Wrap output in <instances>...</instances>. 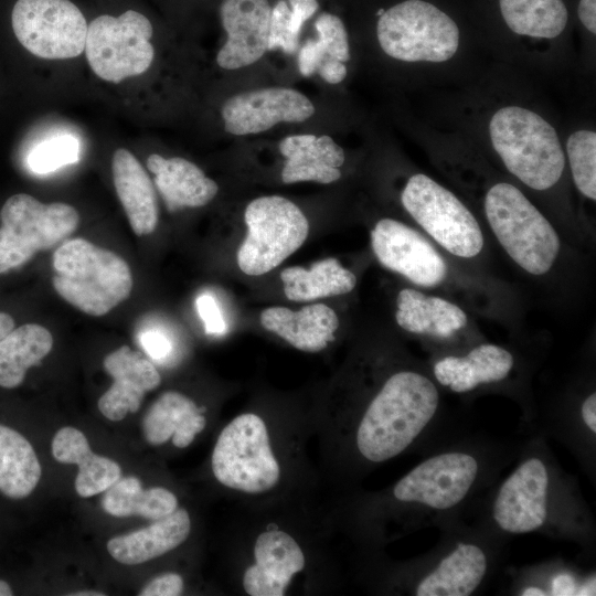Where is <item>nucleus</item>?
I'll return each mask as SVG.
<instances>
[{"instance_id": "40", "label": "nucleus", "mask_w": 596, "mask_h": 596, "mask_svg": "<svg viewBox=\"0 0 596 596\" xmlns=\"http://www.w3.org/2000/svg\"><path fill=\"white\" fill-rule=\"evenodd\" d=\"M183 592V579L177 573L161 574L140 590V596H178Z\"/></svg>"}, {"instance_id": "28", "label": "nucleus", "mask_w": 596, "mask_h": 596, "mask_svg": "<svg viewBox=\"0 0 596 596\" xmlns=\"http://www.w3.org/2000/svg\"><path fill=\"white\" fill-rule=\"evenodd\" d=\"M487 571L485 552L475 544L459 543L416 588L417 596L471 595Z\"/></svg>"}, {"instance_id": "14", "label": "nucleus", "mask_w": 596, "mask_h": 596, "mask_svg": "<svg viewBox=\"0 0 596 596\" xmlns=\"http://www.w3.org/2000/svg\"><path fill=\"white\" fill-rule=\"evenodd\" d=\"M313 113L309 98L287 87L241 93L226 99L222 106L224 128L236 136L258 134L278 123H300Z\"/></svg>"}, {"instance_id": "21", "label": "nucleus", "mask_w": 596, "mask_h": 596, "mask_svg": "<svg viewBox=\"0 0 596 596\" xmlns=\"http://www.w3.org/2000/svg\"><path fill=\"white\" fill-rule=\"evenodd\" d=\"M513 365V355L507 349L483 343L464 356L449 355L438 360L434 365V376L450 391L466 393L481 384L504 380Z\"/></svg>"}, {"instance_id": "9", "label": "nucleus", "mask_w": 596, "mask_h": 596, "mask_svg": "<svg viewBox=\"0 0 596 596\" xmlns=\"http://www.w3.org/2000/svg\"><path fill=\"white\" fill-rule=\"evenodd\" d=\"M212 470L223 486L247 493L276 486L280 469L258 415L242 414L223 428L213 449Z\"/></svg>"}, {"instance_id": "51", "label": "nucleus", "mask_w": 596, "mask_h": 596, "mask_svg": "<svg viewBox=\"0 0 596 596\" xmlns=\"http://www.w3.org/2000/svg\"><path fill=\"white\" fill-rule=\"evenodd\" d=\"M72 595H74V596H88V595L89 596H104L105 594L100 593V592H94V590L92 592V590H89V592L74 593Z\"/></svg>"}, {"instance_id": "50", "label": "nucleus", "mask_w": 596, "mask_h": 596, "mask_svg": "<svg viewBox=\"0 0 596 596\" xmlns=\"http://www.w3.org/2000/svg\"><path fill=\"white\" fill-rule=\"evenodd\" d=\"M13 592L10 585L7 582L0 579V596H11Z\"/></svg>"}, {"instance_id": "8", "label": "nucleus", "mask_w": 596, "mask_h": 596, "mask_svg": "<svg viewBox=\"0 0 596 596\" xmlns=\"http://www.w3.org/2000/svg\"><path fill=\"white\" fill-rule=\"evenodd\" d=\"M401 202L413 220L451 255L472 258L481 253L485 240L475 215L450 190L427 174L408 178Z\"/></svg>"}, {"instance_id": "20", "label": "nucleus", "mask_w": 596, "mask_h": 596, "mask_svg": "<svg viewBox=\"0 0 596 596\" xmlns=\"http://www.w3.org/2000/svg\"><path fill=\"white\" fill-rule=\"evenodd\" d=\"M286 158L281 171L284 183L315 181L323 184L340 179L344 163L343 149L329 136L292 135L279 143Z\"/></svg>"}, {"instance_id": "29", "label": "nucleus", "mask_w": 596, "mask_h": 596, "mask_svg": "<svg viewBox=\"0 0 596 596\" xmlns=\"http://www.w3.org/2000/svg\"><path fill=\"white\" fill-rule=\"evenodd\" d=\"M284 294L291 301H311L351 292L356 276L334 257L318 260L310 268L291 266L281 270Z\"/></svg>"}, {"instance_id": "27", "label": "nucleus", "mask_w": 596, "mask_h": 596, "mask_svg": "<svg viewBox=\"0 0 596 596\" xmlns=\"http://www.w3.org/2000/svg\"><path fill=\"white\" fill-rule=\"evenodd\" d=\"M206 425V419L196 404L182 393L168 391L149 407L142 430L151 445H161L172 437L178 448L188 447Z\"/></svg>"}, {"instance_id": "26", "label": "nucleus", "mask_w": 596, "mask_h": 596, "mask_svg": "<svg viewBox=\"0 0 596 596\" xmlns=\"http://www.w3.org/2000/svg\"><path fill=\"white\" fill-rule=\"evenodd\" d=\"M395 320L407 332L449 338L467 326L468 316L447 299L404 288L396 297Z\"/></svg>"}, {"instance_id": "25", "label": "nucleus", "mask_w": 596, "mask_h": 596, "mask_svg": "<svg viewBox=\"0 0 596 596\" xmlns=\"http://www.w3.org/2000/svg\"><path fill=\"white\" fill-rule=\"evenodd\" d=\"M51 448L56 461L78 466L75 490L83 498L105 492L121 478L120 466L93 453L84 433L74 427L58 429Z\"/></svg>"}, {"instance_id": "11", "label": "nucleus", "mask_w": 596, "mask_h": 596, "mask_svg": "<svg viewBox=\"0 0 596 596\" xmlns=\"http://www.w3.org/2000/svg\"><path fill=\"white\" fill-rule=\"evenodd\" d=\"M11 22L18 41L38 57L65 60L84 52L88 25L70 0H18Z\"/></svg>"}, {"instance_id": "19", "label": "nucleus", "mask_w": 596, "mask_h": 596, "mask_svg": "<svg viewBox=\"0 0 596 596\" xmlns=\"http://www.w3.org/2000/svg\"><path fill=\"white\" fill-rule=\"evenodd\" d=\"M260 323L298 350L319 352L334 340L339 318L329 306L313 304L298 311L269 307L260 313Z\"/></svg>"}, {"instance_id": "2", "label": "nucleus", "mask_w": 596, "mask_h": 596, "mask_svg": "<svg viewBox=\"0 0 596 596\" xmlns=\"http://www.w3.org/2000/svg\"><path fill=\"white\" fill-rule=\"evenodd\" d=\"M55 291L89 316H104L128 299L134 280L127 262L84 238L63 242L53 254Z\"/></svg>"}, {"instance_id": "7", "label": "nucleus", "mask_w": 596, "mask_h": 596, "mask_svg": "<svg viewBox=\"0 0 596 596\" xmlns=\"http://www.w3.org/2000/svg\"><path fill=\"white\" fill-rule=\"evenodd\" d=\"M244 221L247 234L237 251V265L248 276L275 269L304 244L309 233L302 211L279 195L251 201Z\"/></svg>"}, {"instance_id": "17", "label": "nucleus", "mask_w": 596, "mask_h": 596, "mask_svg": "<svg viewBox=\"0 0 596 596\" xmlns=\"http://www.w3.org/2000/svg\"><path fill=\"white\" fill-rule=\"evenodd\" d=\"M103 366L114 381L99 397L98 409L113 422L124 419L128 413H136L145 394L157 389L161 382L156 366L128 345L108 353Z\"/></svg>"}, {"instance_id": "23", "label": "nucleus", "mask_w": 596, "mask_h": 596, "mask_svg": "<svg viewBox=\"0 0 596 596\" xmlns=\"http://www.w3.org/2000/svg\"><path fill=\"white\" fill-rule=\"evenodd\" d=\"M190 530L189 513L184 509H177L146 528L110 539L107 551L121 564H141L179 546Z\"/></svg>"}, {"instance_id": "49", "label": "nucleus", "mask_w": 596, "mask_h": 596, "mask_svg": "<svg viewBox=\"0 0 596 596\" xmlns=\"http://www.w3.org/2000/svg\"><path fill=\"white\" fill-rule=\"evenodd\" d=\"M546 593L539 587H528L522 592V596H545Z\"/></svg>"}, {"instance_id": "44", "label": "nucleus", "mask_w": 596, "mask_h": 596, "mask_svg": "<svg viewBox=\"0 0 596 596\" xmlns=\"http://www.w3.org/2000/svg\"><path fill=\"white\" fill-rule=\"evenodd\" d=\"M577 14L583 25L593 34L596 33V0H579Z\"/></svg>"}, {"instance_id": "10", "label": "nucleus", "mask_w": 596, "mask_h": 596, "mask_svg": "<svg viewBox=\"0 0 596 596\" xmlns=\"http://www.w3.org/2000/svg\"><path fill=\"white\" fill-rule=\"evenodd\" d=\"M152 32L150 21L135 10L97 17L87 28L84 49L92 71L113 83L145 73L155 56Z\"/></svg>"}, {"instance_id": "36", "label": "nucleus", "mask_w": 596, "mask_h": 596, "mask_svg": "<svg viewBox=\"0 0 596 596\" xmlns=\"http://www.w3.org/2000/svg\"><path fill=\"white\" fill-rule=\"evenodd\" d=\"M315 28L318 33L317 40L327 56L343 63L350 60L348 33L339 17L328 12L322 13L317 18Z\"/></svg>"}, {"instance_id": "37", "label": "nucleus", "mask_w": 596, "mask_h": 596, "mask_svg": "<svg viewBox=\"0 0 596 596\" xmlns=\"http://www.w3.org/2000/svg\"><path fill=\"white\" fill-rule=\"evenodd\" d=\"M298 43L299 36L292 33L289 23V4L286 0H279L270 12L268 50L279 49L291 54Z\"/></svg>"}, {"instance_id": "32", "label": "nucleus", "mask_w": 596, "mask_h": 596, "mask_svg": "<svg viewBox=\"0 0 596 596\" xmlns=\"http://www.w3.org/2000/svg\"><path fill=\"white\" fill-rule=\"evenodd\" d=\"M102 508L114 517L139 515L158 520L178 509L174 493L162 487L143 489L136 477L120 478L102 498Z\"/></svg>"}, {"instance_id": "4", "label": "nucleus", "mask_w": 596, "mask_h": 596, "mask_svg": "<svg viewBox=\"0 0 596 596\" xmlns=\"http://www.w3.org/2000/svg\"><path fill=\"white\" fill-rule=\"evenodd\" d=\"M483 209L492 233L518 266L534 276L551 270L561 248L558 234L515 185L493 184Z\"/></svg>"}, {"instance_id": "6", "label": "nucleus", "mask_w": 596, "mask_h": 596, "mask_svg": "<svg viewBox=\"0 0 596 596\" xmlns=\"http://www.w3.org/2000/svg\"><path fill=\"white\" fill-rule=\"evenodd\" d=\"M0 275L30 260L36 252L50 249L76 231L79 215L62 202L42 203L18 193L0 211Z\"/></svg>"}, {"instance_id": "47", "label": "nucleus", "mask_w": 596, "mask_h": 596, "mask_svg": "<svg viewBox=\"0 0 596 596\" xmlns=\"http://www.w3.org/2000/svg\"><path fill=\"white\" fill-rule=\"evenodd\" d=\"M14 327L13 318L6 312H0V340L6 337Z\"/></svg>"}, {"instance_id": "33", "label": "nucleus", "mask_w": 596, "mask_h": 596, "mask_svg": "<svg viewBox=\"0 0 596 596\" xmlns=\"http://www.w3.org/2000/svg\"><path fill=\"white\" fill-rule=\"evenodd\" d=\"M499 6L507 26L522 36L555 39L568 20L563 0H499Z\"/></svg>"}, {"instance_id": "35", "label": "nucleus", "mask_w": 596, "mask_h": 596, "mask_svg": "<svg viewBox=\"0 0 596 596\" xmlns=\"http://www.w3.org/2000/svg\"><path fill=\"white\" fill-rule=\"evenodd\" d=\"M79 143L70 135L56 136L36 145L28 156V167L36 174H46L78 160Z\"/></svg>"}, {"instance_id": "41", "label": "nucleus", "mask_w": 596, "mask_h": 596, "mask_svg": "<svg viewBox=\"0 0 596 596\" xmlns=\"http://www.w3.org/2000/svg\"><path fill=\"white\" fill-rule=\"evenodd\" d=\"M327 56L318 40H308L298 53V68L304 76H310L317 72V67Z\"/></svg>"}, {"instance_id": "38", "label": "nucleus", "mask_w": 596, "mask_h": 596, "mask_svg": "<svg viewBox=\"0 0 596 596\" xmlns=\"http://www.w3.org/2000/svg\"><path fill=\"white\" fill-rule=\"evenodd\" d=\"M196 310L209 334H223L226 331V322L215 298L210 294H202L195 301Z\"/></svg>"}, {"instance_id": "15", "label": "nucleus", "mask_w": 596, "mask_h": 596, "mask_svg": "<svg viewBox=\"0 0 596 596\" xmlns=\"http://www.w3.org/2000/svg\"><path fill=\"white\" fill-rule=\"evenodd\" d=\"M549 473L539 458L523 461L501 485L492 507L498 526L509 533L540 529L547 518Z\"/></svg>"}, {"instance_id": "43", "label": "nucleus", "mask_w": 596, "mask_h": 596, "mask_svg": "<svg viewBox=\"0 0 596 596\" xmlns=\"http://www.w3.org/2000/svg\"><path fill=\"white\" fill-rule=\"evenodd\" d=\"M317 72L327 83L338 84L345 78L347 66L343 62L337 58L326 57L317 67Z\"/></svg>"}, {"instance_id": "24", "label": "nucleus", "mask_w": 596, "mask_h": 596, "mask_svg": "<svg viewBox=\"0 0 596 596\" xmlns=\"http://www.w3.org/2000/svg\"><path fill=\"white\" fill-rule=\"evenodd\" d=\"M147 168L170 212L182 207H198L211 202L219 191L216 182L207 178L193 162L181 158H163L152 153Z\"/></svg>"}, {"instance_id": "1", "label": "nucleus", "mask_w": 596, "mask_h": 596, "mask_svg": "<svg viewBox=\"0 0 596 596\" xmlns=\"http://www.w3.org/2000/svg\"><path fill=\"white\" fill-rule=\"evenodd\" d=\"M439 393L415 371L392 374L368 405L356 429L360 454L373 462L403 453L435 416Z\"/></svg>"}, {"instance_id": "45", "label": "nucleus", "mask_w": 596, "mask_h": 596, "mask_svg": "<svg viewBox=\"0 0 596 596\" xmlns=\"http://www.w3.org/2000/svg\"><path fill=\"white\" fill-rule=\"evenodd\" d=\"M582 417L586 426L596 433V394L593 392L582 404Z\"/></svg>"}, {"instance_id": "3", "label": "nucleus", "mask_w": 596, "mask_h": 596, "mask_svg": "<svg viewBox=\"0 0 596 596\" xmlns=\"http://www.w3.org/2000/svg\"><path fill=\"white\" fill-rule=\"evenodd\" d=\"M488 129L507 170L528 188L544 191L560 181L564 150L555 128L540 114L507 105L491 116Z\"/></svg>"}, {"instance_id": "13", "label": "nucleus", "mask_w": 596, "mask_h": 596, "mask_svg": "<svg viewBox=\"0 0 596 596\" xmlns=\"http://www.w3.org/2000/svg\"><path fill=\"white\" fill-rule=\"evenodd\" d=\"M372 251L382 266L412 284L432 288L441 284L448 267L443 256L419 232L390 217L371 231Z\"/></svg>"}, {"instance_id": "16", "label": "nucleus", "mask_w": 596, "mask_h": 596, "mask_svg": "<svg viewBox=\"0 0 596 596\" xmlns=\"http://www.w3.org/2000/svg\"><path fill=\"white\" fill-rule=\"evenodd\" d=\"M272 8L268 0H224L222 25L227 34L216 54L224 70H237L258 61L268 50Z\"/></svg>"}, {"instance_id": "39", "label": "nucleus", "mask_w": 596, "mask_h": 596, "mask_svg": "<svg viewBox=\"0 0 596 596\" xmlns=\"http://www.w3.org/2000/svg\"><path fill=\"white\" fill-rule=\"evenodd\" d=\"M139 340L147 354L156 361L166 360L173 351L170 336L160 329L151 328L142 331Z\"/></svg>"}, {"instance_id": "5", "label": "nucleus", "mask_w": 596, "mask_h": 596, "mask_svg": "<svg viewBox=\"0 0 596 596\" xmlns=\"http://www.w3.org/2000/svg\"><path fill=\"white\" fill-rule=\"evenodd\" d=\"M376 36L383 52L407 63H443L459 49L456 22L435 4L405 0L381 14Z\"/></svg>"}, {"instance_id": "31", "label": "nucleus", "mask_w": 596, "mask_h": 596, "mask_svg": "<svg viewBox=\"0 0 596 596\" xmlns=\"http://www.w3.org/2000/svg\"><path fill=\"white\" fill-rule=\"evenodd\" d=\"M42 469L30 441L17 430L0 425V492L23 499L38 486Z\"/></svg>"}, {"instance_id": "34", "label": "nucleus", "mask_w": 596, "mask_h": 596, "mask_svg": "<svg viewBox=\"0 0 596 596\" xmlns=\"http://www.w3.org/2000/svg\"><path fill=\"white\" fill-rule=\"evenodd\" d=\"M566 153L576 189L585 198L596 200V132L575 130L566 141Z\"/></svg>"}, {"instance_id": "42", "label": "nucleus", "mask_w": 596, "mask_h": 596, "mask_svg": "<svg viewBox=\"0 0 596 596\" xmlns=\"http://www.w3.org/2000/svg\"><path fill=\"white\" fill-rule=\"evenodd\" d=\"M289 23L294 34L299 36L304 23L318 10L317 0H288Z\"/></svg>"}, {"instance_id": "30", "label": "nucleus", "mask_w": 596, "mask_h": 596, "mask_svg": "<svg viewBox=\"0 0 596 596\" xmlns=\"http://www.w3.org/2000/svg\"><path fill=\"white\" fill-rule=\"evenodd\" d=\"M53 347L51 332L41 324L25 323L0 340V386H19L28 369L38 365Z\"/></svg>"}, {"instance_id": "48", "label": "nucleus", "mask_w": 596, "mask_h": 596, "mask_svg": "<svg viewBox=\"0 0 596 596\" xmlns=\"http://www.w3.org/2000/svg\"><path fill=\"white\" fill-rule=\"evenodd\" d=\"M577 595H595V578L590 579L588 583L584 585L581 589H578Z\"/></svg>"}, {"instance_id": "12", "label": "nucleus", "mask_w": 596, "mask_h": 596, "mask_svg": "<svg viewBox=\"0 0 596 596\" xmlns=\"http://www.w3.org/2000/svg\"><path fill=\"white\" fill-rule=\"evenodd\" d=\"M478 461L466 453L430 457L414 467L394 487L395 499L436 510L457 505L468 494L478 475Z\"/></svg>"}, {"instance_id": "18", "label": "nucleus", "mask_w": 596, "mask_h": 596, "mask_svg": "<svg viewBox=\"0 0 596 596\" xmlns=\"http://www.w3.org/2000/svg\"><path fill=\"white\" fill-rule=\"evenodd\" d=\"M255 564L243 576L251 596H283L291 577L305 567V555L292 536L280 530L263 532L254 545Z\"/></svg>"}, {"instance_id": "46", "label": "nucleus", "mask_w": 596, "mask_h": 596, "mask_svg": "<svg viewBox=\"0 0 596 596\" xmlns=\"http://www.w3.org/2000/svg\"><path fill=\"white\" fill-rule=\"evenodd\" d=\"M575 581L567 574L560 575L552 583L553 595H573L575 594Z\"/></svg>"}, {"instance_id": "22", "label": "nucleus", "mask_w": 596, "mask_h": 596, "mask_svg": "<svg viewBox=\"0 0 596 596\" xmlns=\"http://www.w3.org/2000/svg\"><path fill=\"white\" fill-rule=\"evenodd\" d=\"M111 173L134 233L151 234L158 224V204L152 181L142 164L130 151L118 148L113 155Z\"/></svg>"}]
</instances>
